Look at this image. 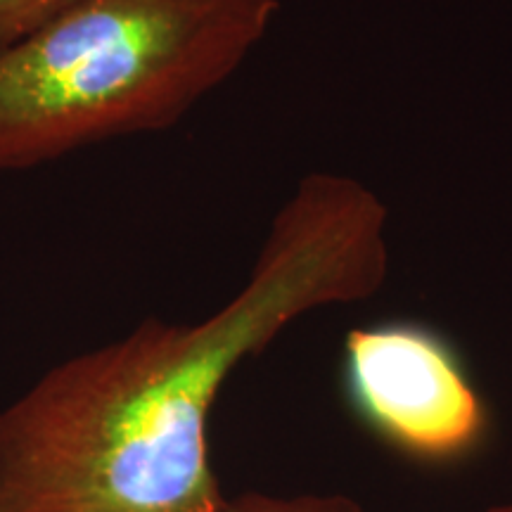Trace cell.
I'll return each instance as SVG.
<instances>
[{"instance_id":"cell-1","label":"cell","mask_w":512,"mask_h":512,"mask_svg":"<svg viewBox=\"0 0 512 512\" xmlns=\"http://www.w3.org/2000/svg\"><path fill=\"white\" fill-rule=\"evenodd\" d=\"M384 223L361 183L304 178L247 285L214 316L145 318L38 377L0 411V512H226L209 448L223 384L292 320L375 294Z\"/></svg>"},{"instance_id":"cell-2","label":"cell","mask_w":512,"mask_h":512,"mask_svg":"<svg viewBox=\"0 0 512 512\" xmlns=\"http://www.w3.org/2000/svg\"><path fill=\"white\" fill-rule=\"evenodd\" d=\"M278 0H81L0 55V171L171 128L271 27Z\"/></svg>"},{"instance_id":"cell-3","label":"cell","mask_w":512,"mask_h":512,"mask_svg":"<svg viewBox=\"0 0 512 512\" xmlns=\"http://www.w3.org/2000/svg\"><path fill=\"white\" fill-rule=\"evenodd\" d=\"M342 387L358 418L411 458H463L489 430V413L456 347L415 320L351 330Z\"/></svg>"},{"instance_id":"cell-4","label":"cell","mask_w":512,"mask_h":512,"mask_svg":"<svg viewBox=\"0 0 512 512\" xmlns=\"http://www.w3.org/2000/svg\"><path fill=\"white\" fill-rule=\"evenodd\" d=\"M81 0H0V55L67 15Z\"/></svg>"},{"instance_id":"cell-5","label":"cell","mask_w":512,"mask_h":512,"mask_svg":"<svg viewBox=\"0 0 512 512\" xmlns=\"http://www.w3.org/2000/svg\"><path fill=\"white\" fill-rule=\"evenodd\" d=\"M226 512H363L354 498L342 494L273 496L261 491H242L228 498Z\"/></svg>"},{"instance_id":"cell-6","label":"cell","mask_w":512,"mask_h":512,"mask_svg":"<svg viewBox=\"0 0 512 512\" xmlns=\"http://www.w3.org/2000/svg\"><path fill=\"white\" fill-rule=\"evenodd\" d=\"M484 512H512V494L505 498V501L491 505V508H486Z\"/></svg>"}]
</instances>
